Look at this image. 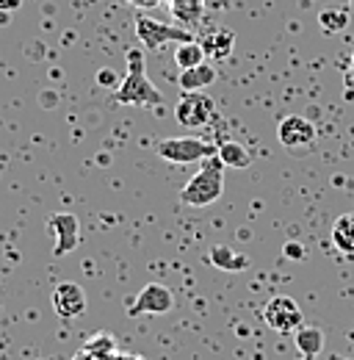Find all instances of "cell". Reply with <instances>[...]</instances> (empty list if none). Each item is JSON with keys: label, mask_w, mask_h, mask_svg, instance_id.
Here are the masks:
<instances>
[{"label": "cell", "mask_w": 354, "mask_h": 360, "mask_svg": "<svg viewBox=\"0 0 354 360\" xmlns=\"http://www.w3.org/2000/svg\"><path fill=\"white\" fill-rule=\"evenodd\" d=\"M216 81V67L214 61H202L199 67H191V70H180V89L183 91H202L208 89L211 84Z\"/></svg>", "instance_id": "cell-11"}, {"label": "cell", "mask_w": 354, "mask_h": 360, "mask_svg": "<svg viewBox=\"0 0 354 360\" xmlns=\"http://www.w3.org/2000/svg\"><path fill=\"white\" fill-rule=\"evenodd\" d=\"M343 86L349 91H354V53L349 58V67H346V75H343Z\"/></svg>", "instance_id": "cell-22"}, {"label": "cell", "mask_w": 354, "mask_h": 360, "mask_svg": "<svg viewBox=\"0 0 354 360\" xmlns=\"http://www.w3.org/2000/svg\"><path fill=\"white\" fill-rule=\"evenodd\" d=\"M175 311V294L161 283H147L131 302V316H166Z\"/></svg>", "instance_id": "cell-7"}, {"label": "cell", "mask_w": 354, "mask_h": 360, "mask_svg": "<svg viewBox=\"0 0 354 360\" xmlns=\"http://www.w3.org/2000/svg\"><path fill=\"white\" fill-rule=\"evenodd\" d=\"M53 311L61 319H78L86 314V291L78 283H58L53 288Z\"/></svg>", "instance_id": "cell-9"}, {"label": "cell", "mask_w": 354, "mask_h": 360, "mask_svg": "<svg viewBox=\"0 0 354 360\" xmlns=\"http://www.w3.org/2000/svg\"><path fill=\"white\" fill-rule=\"evenodd\" d=\"M216 155H219V161L224 167H232V169H247L255 161L252 153L241 141H224L219 150H216Z\"/></svg>", "instance_id": "cell-16"}, {"label": "cell", "mask_w": 354, "mask_h": 360, "mask_svg": "<svg viewBox=\"0 0 354 360\" xmlns=\"http://www.w3.org/2000/svg\"><path fill=\"white\" fill-rule=\"evenodd\" d=\"M97 84H100V86H108V89H117V86H119V81H117V75H114L111 70H100V72H97Z\"/></svg>", "instance_id": "cell-20"}, {"label": "cell", "mask_w": 354, "mask_h": 360, "mask_svg": "<svg viewBox=\"0 0 354 360\" xmlns=\"http://www.w3.org/2000/svg\"><path fill=\"white\" fill-rule=\"evenodd\" d=\"M318 25L324 34H341L349 28V11L346 8H324L318 14Z\"/></svg>", "instance_id": "cell-18"}, {"label": "cell", "mask_w": 354, "mask_h": 360, "mask_svg": "<svg viewBox=\"0 0 354 360\" xmlns=\"http://www.w3.org/2000/svg\"><path fill=\"white\" fill-rule=\"evenodd\" d=\"M114 100L122 105H161L164 94L147 78L144 72V56L141 50H128V75L114 89Z\"/></svg>", "instance_id": "cell-1"}, {"label": "cell", "mask_w": 354, "mask_h": 360, "mask_svg": "<svg viewBox=\"0 0 354 360\" xmlns=\"http://www.w3.org/2000/svg\"><path fill=\"white\" fill-rule=\"evenodd\" d=\"M294 341H296V349L299 355H308V358H318L321 349H324V330L315 327V324H305L294 333Z\"/></svg>", "instance_id": "cell-12"}, {"label": "cell", "mask_w": 354, "mask_h": 360, "mask_svg": "<svg viewBox=\"0 0 354 360\" xmlns=\"http://www.w3.org/2000/svg\"><path fill=\"white\" fill-rule=\"evenodd\" d=\"M221 167H224V164L219 161V155H214V161H211L208 167H202L194 178L183 186L180 200H183L185 205H191V208H208V205H214L221 197V191H224Z\"/></svg>", "instance_id": "cell-2"}, {"label": "cell", "mask_w": 354, "mask_h": 360, "mask_svg": "<svg viewBox=\"0 0 354 360\" xmlns=\"http://www.w3.org/2000/svg\"><path fill=\"white\" fill-rule=\"evenodd\" d=\"M216 114V103L211 94L205 91H185L175 105V120L177 125H183L185 131H197L205 128Z\"/></svg>", "instance_id": "cell-4"}, {"label": "cell", "mask_w": 354, "mask_h": 360, "mask_svg": "<svg viewBox=\"0 0 354 360\" xmlns=\"http://www.w3.org/2000/svg\"><path fill=\"white\" fill-rule=\"evenodd\" d=\"M202 47H205V56L216 64V61H227L230 56H232V47H235V37L230 34V31H214V34H208L205 37V42H202Z\"/></svg>", "instance_id": "cell-14"}, {"label": "cell", "mask_w": 354, "mask_h": 360, "mask_svg": "<svg viewBox=\"0 0 354 360\" xmlns=\"http://www.w3.org/2000/svg\"><path fill=\"white\" fill-rule=\"evenodd\" d=\"M117 360H144V358H138V355H117Z\"/></svg>", "instance_id": "cell-25"}, {"label": "cell", "mask_w": 354, "mask_h": 360, "mask_svg": "<svg viewBox=\"0 0 354 360\" xmlns=\"http://www.w3.org/2000/svg\"><path fill=\"white\" fill-rule=\"evenodd\" d=\"M208 56H205V47L202 42H183V45H177L175 50V64L180 70H191V67H199L202 61H205Z\"/></svg>", "instance_id": "cell-17"}, {"label": "cell", "mask_w": 354, "mask_h": 360, "mask_svg": "<svg viewBox=\"0 0 354 360\" xmlns=\"http://www.w3.org/2000/svg\"><path fill=\"white\" fill-rule=\"evenodd\" d=\"M349 6H352V8H354V0H349Z\"/></svg>", "instance_id": "cell-27"}, {"label": "cell", "mask_w": 354, "mask_h": 360, "mask_svg": "<svg viewBox=\"0 0 354 360\" xmlns=\"http://www.w3.org/2000/svg\"><path fill=\"white\" fill-rule=\"evenodd\" d=\"M208 258H211V264H214L216 269H224V271H244L247 266H249V258L241 255V252H235L230 244L214 247Z\"/></svg>", "instance_id": "cell-15"}, {"label": "cell", "mask_w": 354, "mask_h": 360, "mask_svg": "<svg viewBox=\"0 0 354 360\" xmlns=\"http://www.w3.org/2000/svg\"><path fill=\"white\" fill-rule=\"evenodd\" d=\"M263 321L280 335H294L299 327H305V316H302L299 302L294 297H285V294H277L266 302Z\"/></svg>", "instance_id": "cell-5"}, {"label": "cell", "mask_w": 354, "mask_h": 360, "mask_svg": "<svg viewBox=\"0 0 354 360\" xmlns=\"http://www.w3.org/2000/svg\"><path fill=\"white\" fill-rule=\"evenodd\" d=\"M136 37L138 42L147 47V50H158L166 42H194L191 31L180 28V25H172V22H164V20H152V17H136Z\"/></svg>", "instance_id": "cell-6"}, {"label": "cell", "mask_w": 354, "mask_h": 360, "mask_svg": "<svg viewBox=\"0 0 354 360\" xmlns=\"http://www.w3.org/2000/svg\"><path fill=\"white\" fill-rule=\"evenodd\" d=\"M315 139V125L310 122L308 117H299V114H288L280 120L277 125V141L288 150H296V147H305Z\"/></svg>", "instance_id": "cell-10"}, {"label": "cell", "mask_w": 354, "mask_h": 360, "mask_svg": "<svg viewBox=\"0 0 354 360\" xmlns=\"http://www.w3.org/2000/svg\"><path fill=\"white\" fill-rule=\"evenodd\" d=\"M219 147H214L211 141L199 139V136H177V139H161L158 141V155L169 164H194V161H205L214 158Z\"/></svg>", "instance_id": "cell-3"}, {"label": "cell", "mask_w": 354, "mask_h": 360, "mask_svg": "<svg viewBox=\"0 0 354 360\" xmlns=\"http://www.w3.org/2000/svg\"><path fill=\"white\" fill-rule=\"evenodd\" d=\"M332 244L338 252L354 258V211L349 214H341L332 225Z\"/></svg>", "instance_id": "cell-13"}, {"label": "cell", "mask_w": 354, "mask_h": 360, "mask_svg": "<svg viewBox=\"0 0 354 360\" xmlns=\"http://www.w3.org/2000/svg\"><path fill=\"white\" fill-rule=\"evenodd\" d=\"M0 8H6V11H14V8H20V0H0Z\"/></svg>", "instance_id": "cell-23"}, {"label": "cell", "mask_w": 354, "mask_h": 360, "mask_svg": "<svg viewBox=\"0 0 354 360\" xmlns=\"http://www.w3.org/2000/svg\"><path fill=\"white\" fill-rule=\"evenodd\" d=\"M285 255L288 258H305L308 252H305V247H299V241H288L285 244Z\"/></svg>", "instance_id": "cell-21"}, {"label": "cell", "mask_w": 354, "mask_h": 360, "mask_svg": "<svg viewBox=\"0 0 354 360\" xmlns=\"http://www.w3.org/2000/svg\"><path fill=\"white\" fill-rule=\"evenodd\" d=\"M84 352L94 355V358H108V355H117V341L108 335V333H97L94 338H88L84 344Z\"/></svg>", "instance_id": "cell-19"}, {"label": "cell", "mask_w": 354, "mask_h": 360, "mask_svg": "<svg viewBox=\"0 0 354 360\" xmlns=\"http://www.w3.org/2000/svg\"><path fill=\"white\" fill-rule=\"evenodd\" d=\"M47 230L55 236V247H53V255L55 258L70 255L81 244V222L72 214H53L47 219Z\"/></svg>", "instance_id": "cell-8"}, {"label": "cell", "mask_w": 354, "mask_h": 360, "mask_svg": "<svg viewBox=\"0 0 354 360\" xmlns=\"http://www.w3.org/2000/svg\"><path fill=\"white\" fill-rule=\"evenodd\" d=\"M6 22H8V11H6V14H0V25H6Z\"/></svg>", "instance_id": "cell-26"}, {"label": "cell", "mask_w": 354, "mask_h": 360, "mask_svg": "<svg viewBox=\"0 0 354 360\" xmlns=\"http://www.w3.org/2000/svg\"><path fill=\"white\" fill-rule=\"evenodd\" d=\"M133 6H155L158 0H131Z\"/></svg>", "instance_id": "cell-24"}]
</instances>
